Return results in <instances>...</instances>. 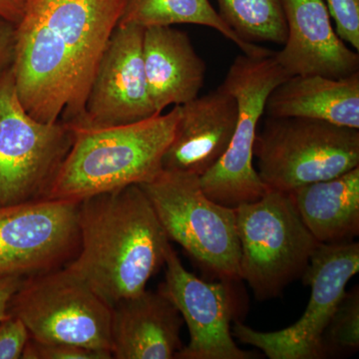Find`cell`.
Here are the masks:
<instances>
[{
	"instance_id": "3",
	"label": "cell",
	"mask_w": 359,
	"mask_h": 359,
	"mask_svg": "<svg viewBox=\"0 0 359 359\" xmlns=\"http://www.w3.org/2000/svg\"><path fill=\"white\" fill-rule=\"evenodd\" d=\"M180 105L132 124L69 127L72 144L46 200L79 203L99 194L152 181L173 139Z\"/></svg>"
},
{
	"instance_id": "22",
	"label": "cell",
	"mask_w": 359,
	"mask_h": 359,
	"mask_svg": "<svg viewBox=\"0 0 359 359\" xmlns=\"http://www.w3.org/2000/svg\"><path fill=\"white\" fill-rule=\"evenodd\" d=\"M325 358L359 348V290L346 292L323 334Z\"/></svg>"
},
{
	"instance_id": "28",
	"label": "cell",
	"mask_w": 359,
	"mask_h": 359,
	"mask_svg": "<svg viewBox=\"0 0 359 359\" xmlns=\"http://www.w3.org/2000/svg\"><path fill=\"white\" fill-rule=\"evenodd\" d=\"M28 0H0V16L18 25L23 14Z\"/></svg>"
},
{
	"instance_id": "20",
	"label": "cell",
	"mask_w": 359,
	"mask_h": 359,
	"mask_svg": "<svg viewBox=\"0 0 359 359\" xmlns=\"http://www.w3.org/2000/svg\"><path fill=\"white\" fill-rule=\"evenodd\" d=\"M195 25L207 26L237 45L245 55L263 57L273 55L259 44L240 39L222 20L209 0H126L118 25H134L148 28L154 26Z\"/></svg>"
},
{
	"instance_id": "27",
	"label": "cell",
	"mask_w": 359,
	"mask_h": 359,
	"mask_svg": "<svg viewBox=\"0 0 359 359\" xmlns=\"http://www.w3.org/2000/svg\"><path fill=\"white\" fill-rule=\"evenodd\" d=\"M25 278L18 276H0V320L9 316V304Z\"/></svg>"
},
{
	"instance_id": "19",
	"label": "cell",
	"mask_w": 359,
	"mask_h": 359,
	"mask_svg": "<svg viewBox=\"0 0 359 359\" xmlns=\"http://www.w3.org/2000/svg\"><path fill=\"white\" fill-rule=\"evenodd\" d=\"M302 222L320 244L353 242L359 235V167L290 191Z\"/></svg>"
},
{
	"instance_id": "1",
	"label": "cell",
	"mask_w": 359,
	"mask_h": 359,
	"mask_svg": "<svg viewBox=\"0 0 359 359\" xmlns=\"http://www.w3.org/2000/svg\"><path fill=\"white\" fill-rule=\"evenodd\" d=\"M126 0H28L15 25L18 98L43 123L79 121L94 73Z\"/></svg>"
},
{
	"instance_id": "24",
	"label": "cell",
	"mask_w": 359,
	"mask_h": 359,
	"mask_svg": "<svg viewBox=\"0 0 359 359\" xmlns=\"http://www.w3.org/2000/svg\"><path fill=\"white\" fill-rule=\"evenodd\" d=\"M340 39L359 50V0H325Z\"/></svg>"
},
{
	"instance_id": "10",
	"label": "cell",
	"mask_w": 359,
	"mask_h": 359,
	"mask_svg": "<svg viewBox=\"0 0 359 359\" xmlns=\"http://www.w3.org/2000/svg\"><path fill=\"white\" fill-rule=\"evenodd\" d=\"M358 271V242L320 244L302 278L311 289L302 318L276 332H259L237 320L231 334L261 349L269 359L325 358L323 332L346 294L347 283Z\"/></svg>"
},
{
	"instance_id": "16",
	"label": "cell",
	"mask_w": 359,
	"mask_h": 359,
	"mask_svg": "<svg viewBox=\"0 0 359 359\" xmlns=\"http://www.w3.org/2000/svg\"><path fill=\"white\" fill-rule=\"evenodd\" d=\"M184 320L166 295L145 290L118 302L111 313V355L115 359H174L184 346Z\"/></svg>"
},
{
	"instance_id": "5",
	"label": "cell",
	"mask_w": 359,
	"mask_h": 359,
	"mask_svg": "<svg viewBox=\"0 0 359 359\" xmlns=\"http://www.w3.org/2000/svg\"><path fill=\"white\" fill-rule=\"evenodd\" d=\"M235 211L241 280L249 283L257 301L278 297L302 278L320 243L302 222L290 193L269 190Z\"/></svg>"
},
{
	"instance_id": "23",
	"label": "cell",
	"mask_w": 359,
	"mask_h": 359,
	"mask_svg": "<svg viewBox=\"0 0 359 359\" xmlns=\"http://www.w3.org/2000/svg\"><path fill=\"white\" fill-rule=\"evenodd\" d=\"M109 351H97L67 344L41 342L29 337L22 359H111Z\"/></svg>"
},
{
	"instance_id": "12",
	"label": "cell",
	"mask_w": 359,
	"mask_h": 359,
	"mask_svg": "<svg viewBox=\"0 0 359 359\" xmlns=\"http://www.w3.org/2000/svg\"><path fill=\"white\" fill-rule=\"evenodd\" d=\"M165 282L159 287L178 309L190 334L188 346L178 359H250L255 353L243 351L231 334L237 313L236 283L207 282L187 271L173 247L168 250Z\"/></svg>"
},
{
	"instance_id": "21",
	"label": "cell",
	"mask_w": 359,
	"mask_h": 359,
	"mask_svg": "<svg viewBox=\"0 0 359 359\" xmlns=\"http://www.w3.org/2000/svg\"><path fill=\"white\" fill-rule=\"evenodd\" d=\"M219 16L249 43L285 44L287 21L283 0H216Z\"/></svg>"
},
{
	"instance_id": "15",
	"label": "cell",
	"mask_w": 359,
	"mask_h": 359,
	"mask_svg": "<svg viewBox=\"0 0 359 359\" xmlns=\"http://www.w3.org/2000/svg\"><path fill=\"white\" fill-rule=\"evenodd\" d=\"M237 119V100L223 85L180 105L173 139L163 156V169L199 177L207 173L230 145Z\"/></svg>"
},
{
	"instance_id": "9",
	"label": "cell",
	"mask_w": 359,
	"mask_h": 359,
	"mask_svg": "<svg viewBox=\"0 0 359 359\" xmlns=\"http://www.w3.org/2000/svg\"><path fill=\"white\" fill-rule=\"evenodd\" d=\"M112 306L69 269L28 276L9 304L30 337L110 351Z\"/></svg>"
},
{
	"instance_id": "7",
	"label": "cell",
	"mask_w": 359,
	"mask_h": 359,
	"mask_svg": "<svg viewBox=\"0 0 359 359\" xmlns=\"http://www.w3.org/2000/svg\"><path fill=\"white\" fill-rule=\"evenodd\" d=\"M273 55L238 56L222 83L235 97L238 119L228 149L221 159L200 177L205 195L226 207L256 202L268 192L252 164L254 146L266 99L289 78Z\"/></svg>"
},
{
	"instance_id": "25",
	"label": "cell",
	"mask_w": 359,
	"mask_h": 359,
	"mask_svg": "<svg viewBox=\"0 0 359 359\" xmlns=\"http://www.w3.org/2000/svg\"><path fill=\"white\" fill-rule=\"evenodd\" d=\"M30 334L18 318L0 320V359H21Z\"/></svg>"
},
{
	"instance_id": "18",
	"label": "cell",
	"mask_w": 359,
	"mask_h": 359,
	"mask_svg": "<svg viewBox=\"0 0 359 359\" xmlns=\"http://www.w3.org/2000/svg\"><path fill=\"white\" fill-rule=\"evenodd\" d=\"M264 112L273 118H306L359 129V72L332 79L294 75L269 94Z\"/></svg>"
},
{
	"instance_id": "26",
	"label": "cell",
	"mask_w": 359,
	"mask_h": 359,
	"mask_svg": "<svg viewBox=\"0 0 359 359\" xmlns=\"http://www.w3.org/2000/svg\"><path fill=\"white\" fill-rule=\"evenodd\" d=\"M15 25L0 16V76L13 65Z\"/></svg>"
},
{
	"instance_id": "11",
	"label": "cell",
	"mask_w": 359,
	"mask_h": 359,
	"mask_svg": "<svg viewBox=\"0 0 359 359\" xmlns=\"http://www.w3.org/2000/svg\"><path fill=\"white\" fill-rule=\"evenodd\" d=\"M79 248L78 203L42 200L0 207V276L65 268Z\"/></svg>"
},
{
	"instance_id": "13",
	"label": "cell",
	"mask_w": 359,
	"mask_h": 359,
	"mask_svg": "<svg viewBox=\"0 0 359 359\" xmlns=\"http://www.w3.org/2000/svg\"><path fill=\"white\" fill-rule=\"evenodd\" d=\"M143 32L139 26H116L94 73L83 117L67 126L106 128L159 114L149 94L142 53Z\"/></svg>"
},
{
	"instance_id": "14",
	"label": "cell",
	"mask_w": 359,
	"mask_h": 359,
	"mask_svg": "<svg viewBox=\"0 0 359 359\" xmlns=\"http://www.w3.org/2000/svg\"><path fill=\"white\" fill-rule=\"evenodd\" d=\"M283 6L287 36L273 57L290 77L341 79L359 72L358 51L347 47L335 32L325 0H283Z\"/></svg>"
},
{
	"instance_id": "6",
	"label": "cell",
	"mask_w": 359,
	"mask_h": 359,
	"mask_svg": "<svg viewBox=\"0 0 359 359\" xmlns=\"http://www.w3.org/2000/svg\"><path fill=\"white\" fill-rule=\"evenodd\" d=\"M254 157L269 190L290 192L359 167V129L306 118L269 117Z\"/></svg>"
},
{
	"instance_id": "2",
	"label": "cell",
	"mask_w": 359,
	"mask_h": 359,
	"mask_svg": "<svg viewBox=\"0 0 359 359\" xmlns=\"http://www.w3.org/2000/svg\"><path fill=\"white\" fill-rule=\"evenodd\" d=\"M78 229L79 248L65 268L111 306L144 292L172 245L139 185L78 203Z\"/></svg>"
},
{
	"instance_id": "4",
	"label": "cell",
	"mask_w": 359,
	"mask_h": 359,
	"mask_svg": "<svg viewBox=\"0 0 359 359\" xmlns=\"http://www.w3.org/2000/svg\"><path fill=\"white\" fill-rule=\"evenodd\" d=\"M139 186L170 241L181 245L214 280H242L235 208L210 199L195 174L163 169Z\"/></svg>"
},
{
	"instance_id": "8",
	"label": "cell",
	"mask_w": 359,
	"mask_h": 359,
	"mask_svg": "<svg viewBox=\"0 0 359 359\" xmlns=\"http://www.w3.org/2000/svg\"><path fill=\"white\" fill-rule=\"evenodd\" d=\"M72 138L65 123L28 114L13 69L6 71L0 76V207L46 200Z\"/></svg>"
},
{
	"instance_id": "17",
	"label": "cell",
	"mask_w": 359,
	"mask_h": 359,
	"mask_svg": "<svg viewBox=\"0 0 359 359\" xmlns=\"http://www.w3.org/2000/svg\"><path fill=\"white\" fill-rule=\"evenodd\" d=\"M142 53L156 112L162 113L168 106L182 105L199 96L207 67L186 32L173 26L145 28Z\"/></svg>"
}]
</instances>
